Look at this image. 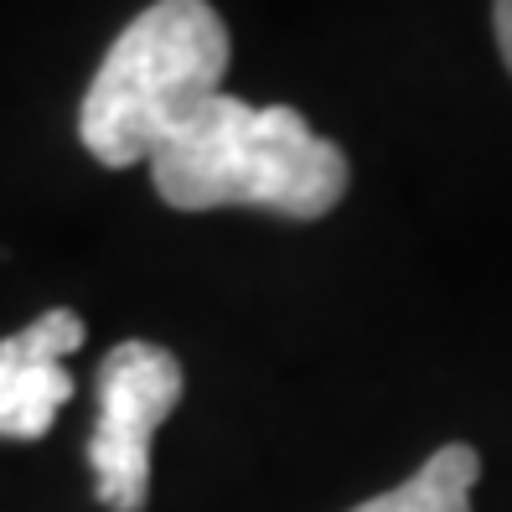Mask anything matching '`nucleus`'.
<instances>
[{
    "label": "nucleus",
    "mask_w": 512,
    "mask_h": 512,
    "mask_svg": "<svg viewBox=\"0 0 512 512\" xmlns=\"http://www.w3.org/2000/svg\"><path fill=\"white\" fill-rule=\"evenodd\" d=\"M78 311H47L26 331L0 342V435L6 440H42L63 404L73 399V373L63 357L83 347Z\"/></svg>",
    "instance_id": "nucleus-4"
},
{
    "label": "nucleus",
    "mask_w": 512,
    "mask_h": 512,
    "mask_svg": "<svg viewBox=\"0 0 512 512\" xmlns=\"http://www.w3.org/2000/svg\"><path fill=\"white\" fill-rule=\"evenodd\" d=\"M228 26L207 0H156L114 37L78 109V135L104 166H135L223 94Z\"/></svg>",
    "instance_id": "nucleus-2"
},
{
    "label": "nucleus",
    "mask_w": 512,
    "mask_h": 512,
    "mask_svg": "<svg viewBox=\"0 0 512 512\" xmlns=\"http://www.w3.org/2000/svg\"><path fill=\"white\" fill-rule=\"evenodd\" d=\"M492 21H497V47H502V63L512 68V0H492Z\"/></svg>",
    "instance_id": "nucleus-6"
},
{
    "label": "nucleus",
    "mask_w": 512,
    "mask_h": 512,
    "mask_svg": "<svg viewBox=\"0 0 512 512\" xmlns=\"http://www.w3.org/2000/svg\"><path fill=\"white\" fill-rule=\"evenodd\" d=\"M150 182L176 213L269 207L311 223L347 197V156L306 125V114L218 94L150 156Z\"/></svg>",
    "instance_id": "nucleus-1"
},
{
    "label": "nucleus",
    "mask_w": 512,
    "mask_h": 512,
    "mask_svg": "<svg viewBox=\"0 0 512 512\" xmlns=\"http://www.w3.org/2000/svg\"><path fill=\"white\" fill-rule=\"evenodd\" d=\"M176 399H182V363L156 342H119L99 363V430L88 440V466L109 512H145L150 440Z\"/></svg>",
    "instance_id": "nucleus-3"
},
{
    "label": "nucleus",
    "mask_w": 512,
    "mask_h": 512,
    "mask_svg": "<svg viewBox=\"0 0 512 512\" xmlns=\"http://www.w3.org/2000/svg\"><path fill=\"white\" fill-rule=\"evenodd\" d=\"M476 476H481V456L471 445H440L404 487L357 502L352 512H471Z\"/></svg>",
    "instance_id": "nucleus-5"
}]
</instances>
